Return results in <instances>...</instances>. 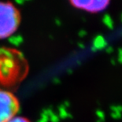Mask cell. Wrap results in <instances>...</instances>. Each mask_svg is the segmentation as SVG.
I'll list each match as a JSON object with an SVG mask.
<instances>
[{
  "instance_id": "cell-1",
  "label": "cell",
  "mask_w": 122,
  "mask_h": 122,
  "mask_svg": "<svg viewBox=\"0 0 122 122\" xmlns=\"http://www.w3.org/2000/svg\"><path fill=\"white\" fill-rule=\"evenodd\" d=\"M28 64L24 55L13 48L0 47V85L16 90L28 73Z\"/></svg>"
},
{
  "instance_id": "cell-2",
  "label": "cell",
  "mask_w": 122,
  "mask_h": 122,
  "mask_svg": "<svg viewBox=\"0 0 122 122\" xmlns=\"http://www.w3.org/2000/svg\"><path fill=\"white\" fill-rule=\"evenodd\" d=\"M20 20V13L14 4L0 2V40L14 34L18 28Z\"/></svg>"
},
{
  "instance_id": "cell-3",
  "label": "cell",
  "mask_w": 122,
  "mask_h": 122,
  "mask_svg": "<svg viewBox=\"0 0 122 122\" xmlns=\"http://www.w3.org/2000/svg\"><path fill=\"white\" fill-rule=\"evenodd\" d=\"M19 110L17 98L8 91L0 89V122H8Z\"/></svg>"
},
{
  "instance_id": "cell-4",
  "label": "cell",
  "mask_w": 122,
  "mask_h": 122,
  "mask_svg": "<svg viewBox=\"0 0 122 122\" xmlns=\"http://www.w3.org/2000/svg\"><path fill=\"white\" fill-rule=\"evenodd\" d=\"M71 4L76 8L87 12L96 13L105 10L110 0H69Z\"/></svg>"
},
{
  "instance_id": "cell-5",
  "label": "cell",
  "mask_w": 122,
  "mask_h": 122,
  "mask_svg": "<svg viewBox=\"0 0 122 122\" xmlns=\"http://www.w3.org/2000/svg\"><path fill=\"white\" fill-rule=\"evenodd\" d=\"M8 122H30L28 120H27L25 117H14Z\"/></svg>"
}]
</instances>
